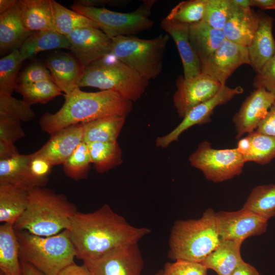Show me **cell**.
<instances>
[{"instance_id": "f907efd6", "label": "cell", "mask_w": 275, "mask_h": 275, "mask_svg": "<svg viewBox=\"0 0 275 275\" xmlns=\"http://www.w3.org/2000/svg\"><path fill=\"white\" fill-rule=\"evenodd\" d=\"M231 275H260L257 269L250 264L243 261L235 268Z\"/></svg>"}, {"instance_id": "6da1fadb", "label": "cell", "mask_w": 275, "mask_h": 275, "mask_svg": "<svg viewBox=\"0 0 275 275\" xmlns=\"http://www.w3.org/2000/svg\"><path fill=\"white\" fill-rule=\"evenodd\" d=\"M75 257L82 261L99 257L123 245L138 242L151 232L130 225L108 204L92 212L77 211L69 229Z\"/></svg>"}, {"instance_id": "277c9868", "label": "cell", "mask_w": 275, "mask_h": 275, "mask_svg": "<svg viewBox=\"0 0 275 275\" xmlns=\"http://www.w3.org/2000/svg\"><path fill=\"white\" fill-rule=\"evenodd\" d=\"M215 213L208 208L200 218L175 221L169 239L168 257L173 261L204 260L221 240Z\"/></svg>"}, {"instance_id": "8d00e7d4", "label": "cell", "mask_w": 275, "mask_h": 275, "mask_svg": "<svg viewBox=\"0 0 275 275\" xmlns=\"http://www.w3.org/2000/svg\"><path fill=\"white\" fill-rule=\"evenodd\" d=\"M92 163L87 145L81 142L63 164L65 175L75 180L86 179L88 177Z\"/></svg>"}, {"instance_id": "d6986e66", "label": "cell", "mask_w": 275, "mask_h": 275, "mask_svg": "<svg viewBox=\"0 0 275 275\" xmlns=\"http://www.w3.org/2000/svg\"><path fill=\"white\" fill-rule=\"evenodd\" d=\"M233 4L231 13L222 31L226 40L247 47L258 28L260 14L251 7L244 8Z\"/></svg>"}, {"instance_id": "ee69618b", "label": "cell", "mask_w": 275, "mask_h": 275, "mask_svg": "<svg viewBox=\"0 0 275 275\" xmlns=\"http://www.w3.org/2000/svg\"><path fill=\"white\" fill-rule=\"evenodd\" d=\"M253 86L255 89L264 88L275 94V54L260 71L256 73Z\"/></svg>"}, {"instance_id": "f5cc1de1", "label": "cell", "mask_w": 275, "mask_h": 275, "mask_svg": "<svg viewBox=\"0 0 275 275\" xmlns=\"http://www.w3.org/2000/svg\"><path fill=\"white\" fill-rule=\"evenodd\" d=\"M22 275H46L30 263L20 260Z\"/></svg>"}, {"instance_id": "60d3db41", "label": "cell", "mask_w": 275, "mask_h": 275, "mask_svg": "<svg viewBox=\"0 0 275 275\" xmlns=\"http://www.w3.org/2000/svg\"><path fill=\"white\" fill-rule=\"evenodd\" d=\"M162 275H208V269L200 262L177 260L164 264Z\"/></svg>"}, {"instance_id": "ab89813d", "label": "cell", "mask_w": 275, "mask_h": 275, "mask_svg": "<svg viewBox=\"0 0 275 275\" xmlns=\"http://www.w3.org/2000/svg\"><path fill=\"white\" fill-rule=\"evenodd\" d=\"M24 100H18L11 95L0 94V114L12 116L20 121L28 122L35 117V114Z\"/></svg>"}, {"instance_id": "52a82bcc", "label": "cell", "mask_w": 275, "mask_h": 275, "mask_svg": "<svg viewBox=\"0 0 275 275\" xmlns=\"http://www.w3.org/2000/svg\"><path fill=\"white\" fill-rule=\"evenodd\" d=\"M169 40L168 34H160L151 39L118 36L112 39L110 54L149 81L162 72Z\"/></svg>"}, {"instance_id": "e0dca14e", "label": "cell", "mask_w": 275, "mask_h": 275, "mask_svg": "<svg viewBox=\"0 0 275 275\" xmlns=\"http://www.w3.org/2000/svg\"><path fill=\"white\" fill-rule=\"evenodd\" d=\"M82 142L83 124L72 125L52 133L48 141L37 152L53 167L63 164Z\"/></svg>"}, {"instance_id": "484cf974", "label": "cell", "mask_w": 275, "mask_h": 275, "mask_svg": "<svg viewBox=\"0 0 275 275\" xmlns=\"http://www.w3.org/2000/svg\"><path fill=\"white\" fill-rule=\"evenodd\" d=\"M226 40L222 30L203 21L189 25V40L200 62L210 56Z\"/></svg>"}, {"instance_id": "4fadbf2b", "label": "cell", "mask_w": 275, "mask_h": 275, "mask_svg": "<svg viewBox=\"0 0 275 275\" xmlns=\"http://www.w3.org/2000/svg\"><path fill=\"white\" fill-rule=\"evenodd\" d=\"M215 215L222 240L243 242L249 237L264 233L268 226V221L242 208L234 211H219Z\"/></svg>"}, {"instance_id": "1f68e13d", "label": "cell", "mask_w": 275, "mask_h": 275, "mask_svg": "<svg viewBox=\"0 0 275 275\" xmlns=\"http://www.w3.org/2000/svg\"><path fill=\"white\" fill-rule=\"evenodd\" d=\"M242 208L268 221L275 215V184L258 185L253 188Z\"/></svg>"}, {"instance_id": "5b68a950", "label": "cell", "mask_w": 275, "mask_h": 275, "mask_svg": "<svg viewBox=\"0 0 275 275\" xmlns=\"http://www.w3.org/2000/svg\"><path fill=\"white\" fill-rule=\"evenodd\" d=\"M15 231L20 260L45 274L58 275L74 263L75 252L69 230L50 236H37L23 230Z\"/></svg>"}, {"instance_id": "8fae6325", "label": "cell", "mask_w": 275, "mask_h": 275, "mask_svg": "<svg viewBox=\"0 0 275 275\" xmlns=\"http://www.w3.org/2000/svg\"><path fill=\"white\" fill-rule=\"evenodd\" d=\"M243 91V88L240 86L234 88L222 86L214 96L193 107L171 131L165 135L157 137L155 141L156 147L166 148L177 141L180 135L190 127L210 122L211 116L217 106L227 103L235 96L242 94Z\"/></svg>"}, {"instance_id": "ac0fdd59", "label": "cell", "mask_w": 275, "mask_h": 275, "mask_svg": "<svg viewBox=\"0 0 275 275\" xmlns=\"http://www.w3.org/2000/svg\"><path fill=\"white\" fill-rule=\"evenodd\" d=\"M189 25L175 20L163 18L161 28L174 41L182 62L183 76L188 79L201 72L200 61L189 40Z\"/></svg>"}, {"instance_id": "4dcf8cb0", "label": "cell", "mask_w": 275, "mask_h": 275, "mask_svg": "<svg viewBox=\"0 0 275 275\" xmlns=\"http://www.w3.org/2000/svg\"><path fill=\"white\" fill-rule=\"evenodd\" d=\"M92 163L97 172L105 173L123 161L122 149L117 142L87 144Z\"/></svg>"}, {"instance_id": "11a10c76", "label": "cell", "mask_w": 275, "mask_h": 275, "mask_svg": "<svg viewBox=\"0 0 275 275\" xmlns=\"http://www.w3.org/2000/svg\"><path fill=\"white\" fill-rule=\"evenodd\" d=\"M236 5L244 8L251 7L250 0H232Z\"/></svg>"}, {"instance_id": "836d02e7", "label": "cell", "mask_w": 275, "mask_h": 275, "mask_svg": "<svg viewBox=\"0 0 275 275\" xmlns=\"http://www.w3.org/2000/svg\"><path fill=\"white\" fill-rule=\"evenodd\" d=\"M249 147L243 155L245 162L266 164L275 158V137L256 131L248 134Z\"/></svg>"}, {"instance_id": "5bb4252c", "label": "cell", "mask_w": 275, "mask_h": 275, "mask_svg": "<svg viewBox=\"0 0 275 275\" xmlns=\"http://www.w3.org/2000/svg\"><path fill=\"white\" fill-rule=\"evenodd\" d=\"M250 65L246 46L225 40L207 59L200 63L201 72L222 85L243 65Z\"/></svg>"}, {"instance_id": "9c48e42d", "label": "cell", "mask_w": 275, "mask_h": 275, "mask_svg": "<svg viewBox=\"0 0 275 275\" xmlns=\"http://www.w3.org/2000/svg\"><path fill=\"white\" fill-rule=\"evenodd\" d=\"M190 165L200 170L206 179L222 182L239 176L245 163L236 148L217 149L206 141L199 144L188 158Z\"/></svg>"}, {"instance_id": "83f0119b", "label": "cell", "mask_w": 275, "mask_h": 275, "mask_svg": "<svg viewBox=\"0 0 275 275\" xmlns=\"http://www.w3.org/2000/svg\"><path fill=\"white\" fill-rule=\"evenodd\" d=\"M0 271L6 275H22L18 243L13 225L0 226Z\"/></svg>"}, {"instance_id": "cb8c5ba5", "label": "cell", "mask_w": 275, "mask_h": 275, "mask_svg": "<svg viewBox=\"0 0 275 275\" xmlns=\"http://www.w3.org/2000/svg\"><path fill=\"white\" fill-rule=\"evenodd\" d=\"M242 242L222 240L216 248L201 263L217 275H231L243 260L240 249Z\"/></svg>"}, {"instance_id": "ba28073f", "label": "cell", "mask_w": 275, "mask_h": 275, "mask_svg": "<svg viewBox=\"0 0 275 275\" xmlns=\"http://www.w3.org/2000/svg\"><path fill=\"white\" fill-rule=\"evenodd\" d=\"M136 10L129 13L112 11L104 8L85 7L76 4L72 10L95 21L111 39L130 36L150 29L154 22L149 18L156 1L146 0Z\"/></svg>"}, {"instance_id": "603a6c76", "label": "cell", "mask_w": 275, "mask_h": 275, "mask_svg": "<svg viewBox=\"0 0 275 275\" xmlns=\"http://www.w3.org/2000/svg\"><path fill=\"white\" fill-rule=\"evenodd\" d=\"M23 23L33 33L41 31H57L53 15L51 0L18 1Z\"/></svg>"}, {"instance_id": "6f0895ef", "label": "cell", "mask_w": 275, "mask_h": 275, "mask_svg": "<svg viewBox=\"0 0 275 275\" xmlns=\"http://www.w3.org/2000/svg\"><path fill=\"white\" fill-rule=\"evenodd\" d=\"M0 275H6L4 273H3L2 272L0 271Z\"/></svg>"}, {"instance_id": "681fc988", "label": "cell", "mask_w": 275, "mask_h": 275, "mask_svg": "<svg viewBox=\"0 0 275 275\" xmlns=\"http://www.w3.org/2000/svg\"><path fill=\"white\" fill-rule=\"evenodd\" d=\"M58 275H91L82 264L78 265L74 262L63 269Z\"/></svg>"}, {"instance_id": "f546056e", "label": "cell", "mask_w": 275, "mask_h": 275, "mask_svg": "<svg viewBox=\"0 0 275 275\" xmlns=\"http://www.w3.org/2000/svg\"><path fill=\"white\" fill-rule=\"evenodd\" d=\"M125 117H106L82 123L84 142H114L117 139L125 122Z\"/></svg>"}, {"instance_id": "7a4b0ae2", "label": "cell", "mask_w": 275, "mask_h": 275, "mask_svg": "<svg viewBox=\"0 0 275 275\" xmlns=\"http://www.w3.org/2000/svg\"><path fill=\"white\" fill-rule=\"evenodd\" d=\"M65 102L56 113H46L39 124L44 132L52 134L69 126L98 119L126 117L133 109L132 102L110 90L87 92L77 87L65 95Z\"/></svg>"}, {"instance_id": "e575fe53", "label": "cell", "mask_w": 275, "mask_h": 275, "mask_svg": "<svg viewBox=\"0 0 275 275\" xmlns=\"http://www.w3.org/2000/svg\"><path fill=\"white\" fill-rule=\"evenodd\" d=\"M15 91L23 97L30 105L45 104L58 96L62 91L52 80H45L30 85L17 84Z\"/></svg>"}, {"instance_id": "b9f144b4", "label": "cell", "mask_w": 275, "mask_h": 275, "mask_svg": "<svg viewBox=\"0 0 275 275\" xmlns=\"http://www.w3.org/2000/svg\"><path fill=\"white\" fill-rule=\"evenodd\" d=\"M20 120L10 115L0 114V141L13 144L25 136Z\"/></svg>"}, {"instance_id": "f6af8a7d", "label": "cell", "mask_w": 275, "mask_h": 275, "mask_svg": "<svg viewBox=\"0 0 275 275\" xmlns=\"http://www.w3.org/2000/svg\"><path fill=\"white\" fill-rule=\"evenodd\" d=\"M45 80L53 81L49 71L40 64L34 63L27 67L20 73L17 79V84L30 85Z\"/></svg>"}, {"instance_id": "ffe728a7", "label": "cell", "mask_w": 275, "mask_h": 275, "mask_svg": "<svg viewBox=\"0 0 275 275\" xmlns=\"http://www.w3.org/2000/svg\"><path fill=\"white\" fill-rule=\"evenodd\" d=\"M260 14L258 28L247 46L250 65L258 73L275 54V39L273 35V18Z\"/></svg>"}, {"instance_id": "74e56055", "label": "cell", "mask_w": 275, "mask_h": 275, "mask_svg": "<svg viewBox=\"0 0 275 275\" xmlns=\"http://www.w3.org/2000/svg\"><path fill=\"white\" fill-rule=\"evenodd\" d=\"M207 0L182 1L176 5L166 18L191 25L202 20Z\"/></svg>"}, {"instance_id": "7c38bea8", "label": "cell", "mask_w": 275, "mask_h": 275, "mask_svg": "<svg viewBox=\"0 0 275 275\" xmlns=\"http://www.w3.org/2000/svg\"><path fill=\"white\" fill-rule=\"evenodd\" d=\"M222 86L203 73L188 79L179 75L173 96L174 106L179 116L184 118L193 107L214 96Z\"/></svg>"}, {"instance_id": "c3c4849f", "label": "cell", "mask_w": 275, "mask_h": 275, "mask_svg": "<svg viewBox=\"0 0 275 275\" xmlns=\"http://www.w3.org/2000/svg\"><path fill=\"white\" fill-rule=\"evenodd\" d=\"M18 154L14 144L0 141V160L11 158Z\"/></svg>"}, {"instance_id": "d6a6232c", "label": "cell", "mask_w": 275, "mask_h": 275, "mask_svg": "<svg viewBox=\"0 0 275 275\" xmlns=\"http://www.w3.org/2000/svg\"><path fill=\"white\" fill-rule=\"evenodd\" d=\"M51 2L54 24L57 31L61 34L67 36L76 29L87 27L100 29L98 24L91 19L67 9L55 1Z\"/></svg>"}, {"instance_id": "44dd1931", "label": "cell", "mask_w": 275, "mask_h": 275, "mask_svg": "<svg viewBox=\"0 0 275 275\" xmlns=\"http://www.w3.org/2000/svg\"><path fill=\"white\" fill-rule=\"evenodd\" d=\"M46 67L54 83L65 95L79 87L85 68L76 58L66 53L56 54L47 59Z\"/></svg>"}, {"instance_id": "7bdbcfd3", "label": "cell", "mask_w": 275, "mask_h": 275, "mask_svg": "<svg viewBox=\"0 0 275 275\" xmlns=\"http://www.w3.org/2000/svg\"><path fill=\"white\" fill-rule=\"evenodd\" d=\"M30 170L37 187H43L48 182V177L53 166L37 151L32 153Z\"/></svg>"}, {"instance_id": "9f6ffc18", "label": "cell", "mask_w": 275, "mask_h": 275, "mask_svg": "<svg viewBox=\"0 0 275 275\" xmlns=\"http://www.w3.org/2000/svg\"><path fill=\"white\" fill-rule=\"evenodd\" d=\"M154 275H162V270H159L156 272Z\"/></svg>"}, {"instance_id": "7402d4cb", "label": "cell", "mask_w": 275, "mask_h": 275, "mask_svg": "<svg viewBox=\"0 0 275 275\" xmlns=\"http://www.w3.org/2000/svg\"><path fill=\"white\" fill-rule=\"evenodd\" d=\"M32 34L25 27L17 5L0 15L1 53L21 47Z\"/></svg>"}, {"instance_id": "9a60e30c", "label": "cell", "mask_w": 275, "mask_h": 275, "mask_svg": "<svg viewBox=\"0 0 275 275\" xmlns=\"http://www.w3.org/2000/svg\"><path fill=\"white\" fill-rule=\"evenodd\" d=\"M66 37L70 50L84 68L110 53L112 39L100 29H78Z\"/></svg>"}, {"instance_id": "f35d334b", "label": "cell", "mask_w": 275, "mask_h": 275, "mask_svg": "<svg viewBox=\"0 0 275 275\" xmlns=\"http://www.w3.org/2000/svg\"><path fill=\"white\" fill-rule=\"evenodd\" d=\"M233 6L232 0H207L202 21L215 29L222 31Z\"/></svg>"}, {"instance_id": "db71d44e", "label": "cell", "mask_w": 275, "mask_h": 275, "mask_svg": "<svg viewBox=\"0 0 275 275\" xmlns=\"http://www.w3.org/2000/svg\"><path fill=\"white\" fill-rule=\"evenodd\" d=\"M16 0H0V14L12 9L17 4Z\"/></svg>"}, {"instance_id": "f1b7e54d", "label": "cell", "mask_w": 275, "mask_h": 275, "mask_svg": "<svg viewBox=\"0 0 275 275\" xmlns=\"http://www.w3.org/2000/svg\"><path fill=\"white\" fill-rule=\"evenodd\" d=\"M66 36L56 31L46 30L33 32L20 48L19 52L23 61L41 51L57 48H70Z\"/></svg>"}, {"instance_id": "bcb514c9", "label": "cell", "mask_w": 275, "mask_h": 275, "mask_svg": "<svg viewBox=\"0 0 275 275\" xmlns=\"http://www.w3.org/2000/svg\"><path fill=\"white\" fill-rule=\"evenodd\" d=\"M255 131L275 137V103L270 108L265 118L259 123Z\"/></svg>"}, {"instance_id": "7dc6e473", "label": "cell", "mask_w": 275, "mask_h": 275, "mask_svg": "<svg viewBox=\"0 0 275 275\" xmlns=\"http://www.w3.org/2000/svg\"><path fill=\"white\" fill-rule=\"evenodd\" d=\"M130 1H117V0H79L74 1V4L85 7L98 8L100 6H104L108 5L114 7H126Z\"/></svg>"}, {"instance_id": "816d5d0a", "label": "cell", "mask_w": 275, "mask_h": 275, "mask_svg": "<svg viewBox=\"0 0 275 275\" xmlns=\"http://www.w3.org/2000/svg\"><path fill=\"white\" fill-rule=\"evenodd\" d=\"M251 7L255 6L261 10H275V0H250Z\"/></svg>"}, {"instance_id": "3957f363", "label": "cell", "mask_w": 275, "mask_h": 275, "mask_svg": "<svg viewBox=\"0 0 275 275\" xmlns=\"http://www.w3.org/2000/svg\"><path fill=\"white\" fill-rule=\"evenodd\" d=\"M77 211L65 195L45 187H35L29 190L26 208L13 227L37 236H52L69 230Z\"/></svg>"}, {"instance_id": "d4e9b609", "label": "cell", "mask_w": 275, "mask_h": 275, "mask_svg": "<svg viewBox=\"0 0 275 275\" xmlns=\"http://www.w3.org/2000/svg\"><path fill=\"white\" fill-rule=\"evenodd\" d=\"M32 154H20L0 160V185H10L29 190L37 187L29 167Z\"/></svg>"}, {"instance_id": "30bf717a", "label": "cell", "mask_w": 275, "mask_h": 275, "mask_svg": "<svg viewBox=\"0 0 275 275\" xmlns=\"http://www.w3.org/2000/svg\"><path fill=\"white\" fill-rule=\"evenodd\" d=\"M144 264L138 243L120 246L83 261L91 275H141Z\"/></svg>"}, {"instance_id": "4316f807", "label": "cell", "mask_w": 275, "mask_h": 275, "mask_svg": "<svg viewBox=\"0 0 275 275\" xmlns=\"http://www.w3.org/2000/svg\"><path fill=\"white\" fill-rule=\"evenodd\" d=\"M29 191L10 185H0V222L14 226L25 211Z\"/></svg>"}, {"instance_id": "8992f818", "label": "cell", "mask_w": 275, "mask_h": 275, "mask_svg": "<svg viewBox=\"0 0 275 275\" xmlns=\"http://www.w3.org/2000/svg\"><path fill=\"white\" fill-rule=\"evenodd\" d=\"M149 81L109 53L85 68L79 88L113 91L133 102L141 98Z\"/></svg>"}, {"instance_id": "2e32d148", "label": "cell", "mask_w": 275, "mask_h": 275, "mask_svg": "<svg viewBox=\"0 0 275 275\" xmlns=\"http://www.w3.org/2000/svg\"><path fill=\"white\" fill-rule=\"evenodd\" d=\"M275 103V94L264 88H257L243 101L232 122L236 132V139H240L257 128Z\"/></svg>"}, {"instance_id": "d590c367", "label": "cell", "mask_w": 275, "mask_h": 275, "mask_svg": "<svg viewBox=\"0 0 275 275\" xmlns=\"http://www.w3.org/2000/svg\"><path fill=\"white\" fill-rule=\"evenodd\" d=\"M23 61L18 49L0 60V94L12 95L15 90L17 74Z\"/></svg>"}]
</instances>
